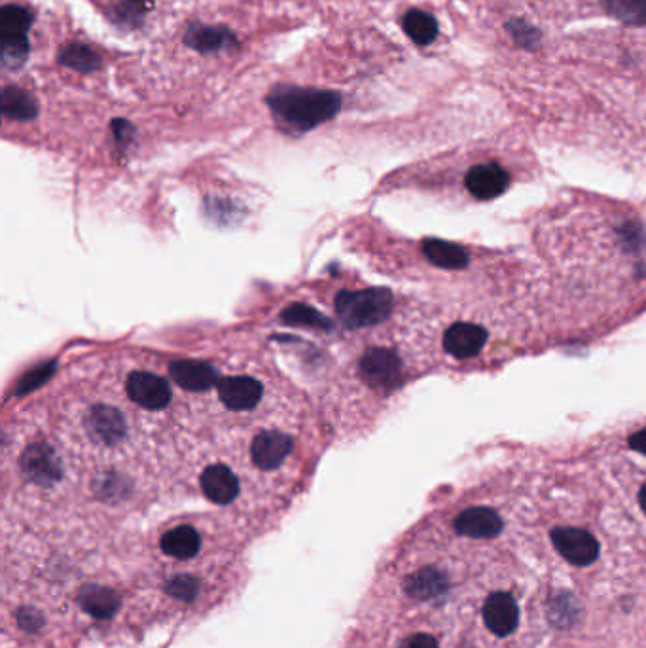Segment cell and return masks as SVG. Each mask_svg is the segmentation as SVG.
Here are the masks:
<instances>
[{
  "instance_id": "cell-23",
  "label": "cell",
  "mask_w": 646,
  "mask_h": 648,
  "mask_svg": "<svg viewBox=\"0 0 646 648\" xmlns=\"http://www.w3.org/2000/svg\"><path fill=\"white\" fill-rule=\"evenodd\" d=\"M404 31L406 35L412 38L417 46H429L438 36V23L432 18L431 14L421 12V10H410L404 16Z\"/></svg>"
},
{
  "instance_id": "cell-19",
  "label": "cell",
  "mask_w": 646,
  "mask_h": 648,
  "mask_svg": "<svg viewBox=\"0 0 646 648\" xmlns=\"http://www.w3.org/2000/svg\"><path fill=\"white\" fill-rule=\"evenodd\" d=\"M406 594L419 601H432L448 594L449 578L436 567H423L404 580Z\"/></svg>"
},
{
  "instance_id": "cell-20",
  "label": "cell",
  "mask_w": 646,
  "mask_h": 648,
  "mask_svg": "<svg viewBox=\"0 0 646 648\" xmlns=\"http://www.w3.org/2000/svg\"><path fill=\"white\" fill-rule=\"evenodd\" d=\"M2 112L16 122H31L38 116V103L29 91L18 86H6L2 90Z\"/></svg>"
},
{
  "instance_id": "cell-16",
  "label": "cell",
  "mask_w": 646,
  "mask_h": 648,
  "mask_svg": "<svg viewBox=\"0 0 646 648\" xmlns=\"http://www.w3.org/2000/svg\"><path fill=\"white\" fill-rule=\"evenodd\" d=\"M199 487L211 503L226 506L234 503L239 495V478L234 470L226 465H211L199 476Z\"/></svg>"
},
{
  "instance_id": "cell-5",
  "label": "cell",
  "mask_w": 646,
  "mask_h": 648,
  "mask_svg": "<svg viewBox=\"0 0 646 648\" xmlns=\"http://www.w3.org/2000/svg\"><path fill=\"white\" fill-rule=\"evenodd\" d=\"M84 427L91 440L105 448L120 446L129 434L126 415L112 404H93L84 417Z\"/></svg>"
},
{
  "instance_id": "cell-29",
  "label": "cell",
  "mask_w": 646,
  "mask_h": 648,
  "mask_svg": "<svg viewBox=\"0 0 646 648\" xmlns=\"http://www.w3.org/2000/svg\"><path fill=\"white\" fill-rule=\"evenodd\" d=\"M629 448L646 457V429H641L629 436Z\"/></svg>"
},
{
  "instance_id": "cell-30",
  "label": "cell",
  "mask_w": 646,
  "mask_h": 648,
  "mask_svg": "<svg viewBox=\"0 0 646 648\" xmlns=\"http://www.w3.org/2000/svg\"><path fill=\"white\" fill-rule=\"evenodd\" d=\"M639 504H641V508H643V512L646 514V484L639 491Z\"/></svg>"
},
{
  "instance_id": "cell-13",
  "label": "cell",
  "mask_w": 646,
  "mask_h": 648,
  "mask_svg": "<svg viewBox=\"0 0 646 648\" xmlns=\"http://www.w3.org/2000/svg\"><path fill=\"white\" fill-rule=\"evenodd\" d=\"M169 376L179 385L180 389L190 393H203L216 387L218 372L213 364L205 360L180 359L171 362Z\"/></svg>"
},
{
  "instance_id": "cell-18",
  "label": "cell",
  "mask_w": 646,
  "mask_h": 648,
  "mask_svg": "<svg viewBox=\"0 0 646 648\" xmlns=\"http://www.w3.org/2000/svg\"><path fill=\"white\" fill-rule=\"evenodd\" d=\"M160 546L167 558L188 561L198 556L201 550V535L194 525L180 523L163 533Z\"/></svg>"
},
{
  "instance_id": "cell-3",
  "label": "cell",
  "mask_w": 646,
  "mask_h": 648,
  "mask_svg": "<svg viewBox=\"0 0 646 648\" xmlns=\"http://www.w3.org/2000/svg\"><path fill=\"white\" fill-rule=\"evenodd\" d=\"M33 25V12L6 4L0 10V59L6 69H19L31 52L29 29Z\"/></svg>"
},
{
  "instance_id": "cell-1",
  "label": "cell",
  "mask_w": 646,
  "mask_h": 648,
  "mask_svg": "<svg viewBox=\"0 0 646 648\" xmlns=\"http://www.w3.org/2000/svg\"><path fill=\"white\" fill-rule=\"evenodd\" d=\"M266 101L277 124L294 133H306L326 124L341 110L340 93L317 88L277 86Z\"/></svg>"
},
{
  "instance_id": "cell-25",
  "label": "cell",
  "mask_w": 646,
  "mask_h": 648,
  "mask_svg": "<svg viewBox=\"0 0 646 648\" xmlns=\"http://www.w3.org/2000/svg\"><path fill=\"white\" fill-rule=\"evenodd\" d=\"M612 18L628 25H646V0H603Z\"/></svg>"
},
{
  "instance_id": "cell-4",
  "label": "cell",
  "mask_w": 646,
  "mask_h": 648,
  "mask_svg": "<svg viewBox=\"0 0 646 648\" xmlns=\"http://www.w3.org/2000/svg\"><path fill=\"white\" fill-rule=\"evenodd\" d=\"M362 381L374 389L391 391L402 381L404 364L400 355L391 347L368 349L359 364Z\"/></svg>"
},
{
  "instance_id": "cell-14",
  "label": "cell",
  "mask_w": 646,
  "mask_h": 648,
  "mask_svg": "<svg viewBox=\"0 0 646 648\" xmlns=\"http://www.w3.org/2000/svg\"><path fill=\"white\" fill-rule=\"evenodd\" d=\"M455 531L468 539H495L503 533V518L489 506H472L455 518Z\"/></svg>"
},
{
  "instance_id": "cell-12",
  "label": "cell",
  "mask_w": 646,
  "mask_h": 648,
  "mask_svg": "<svg viewBox=\"0 0 646 648\" xmlns=\"http://www.w3.org/2000/svg\"><path fill=\"white\" fill-rule=\"evenodd\" d=\"M510 184L508 171L499 163H480L474 165L465 177V186L472 198L480 201L499 198Z\"/></svg>"
},
{
  "instance_id": "cell-24",
  "label": "cell",
  "mask_w": 646,
  "mask_h": 648,
  "mask_svg": "<svg viewBox=\"0 0 646 648\" xmlns=\"http://www.w3.org/2000/svg\"><path fill=\"white\" fill-rule=\"evenodd\" d=\"M80 605L95 618H108L118 607V595L107 588H88L80 595Z\"/></svg>"
},
{
  "instance_id": "cell-2",
  "label": "cell",
  "mask_w": 646,
  "mask_h": 648,
  "mask_svg": "<svg viewBox=\"0 0 646 648\" xmlns=\"http://www.w3.org/2000/svg\"><path fill=\"white\" fill-rule=\"evenodd\" d=\"M336 313L347 328H364L383 323L391 317L395 298L387 288L343 290L336 300Z\"/></svg>"
},
{
  "instance_id": "cell-11",
  "label": "cell",
  "mask_w": 646,
  "mask_h": 648,
  "mask_svg": "<svg viewBox=\"0 0 646 648\" xmlns=\"http://www.w3.org/2000/svg\"><path fill=\"white\" fill-rule=\"evenodd\" d=\"M487 343V330L476 323L451 324L444 334V349L455 359H474L484 351Z\"/></svg>"
},
{
  "instance_id": "cell-15",
  "label": "cell",
  "mask_w": 646,
  "mask_h": 648,
  "mask_svg": "<svg viewBox=\"0 0 646 648\" xmlns=\"http://www.w3.org/2000/svg\"><path fill=\"white\" fill-rule=\"evenodd\" d=\"M485 626L499 637L512 635L520 624V609L516 599L506 592L489 595L484 605Z\"/></svg>"
},
{
  "instance_id": "cell-10",
  "label": "cell",
  "mask_w": 646,
  "mask_h": 648,
  "mask_svg": "<svg viewBox=\"0 0 646 648\" xmlns=\"http://www.w3.org/2000/svg\"><path fill=\"white\" fill-rule=\"evenodd\" d=\"M294 448V438L283 431H262L258 432L252 440L251 459L254 467L270 472L275 468L283 467L288 455Z\"/></svg>"
},
{
  "instance_id": "cell-26",
  "label": "cell",
  "mask_w": 646,
  "mask_h": 648,
  "mask_svg": "<svg viewBox=\"0 0 646 648\" xmlns=\"http://www.w3.org/2000/svg\"><path fill=\"white\" fill-rule=\"evenodd\" d=\"M198 590V580L192 576L179 575L167 582V592L180 601H194Z\"/></svg>"
},
{
  "instance_id": "cell-22",
  "label": "cell",
  "mask_w": 646,
  "mask_h": 648,
  "mask_svg": "<svg viewBox=\"0 0 646 648\" xmlns=\"http://www.w3.org/2000/svg\"><path fill=\"white\" fill-rule=\"evenodd\" d=\"M57 61L63 67L82 72V74H91V72L99 71L103 67V61H101L99 54L93 48H90L88 44H82V42L65 44L57 54Z\"/></svg>"
},
{
  "instance_id": "cell-28",
  "label": "cell",
  "mask_w": 646,
  "mask_h": 648,
  "mask_svg": "<svg viewBox=\"0 0 646 648\" xmlns=\"http://www.w3.org/2000/svg\"><path fill=\"white\" fill-rule=\"evenodd\" d=\"M400 648H438V641L429 633H415L404 639Z\"/></svg>"
},
{
  "instance_id": "cell-7",
  "label": "cell",
  "mask_w": 646,
  "mask_h": 648,
  "mask_svg": "<svg viewBox=\"0 0 646 648\" xmlns=\"http://www.w3.org/2000/svg\"><path fill=\"white\" fill-rule=\"evenodd\" d=\"M21 474L38 487H52L63 478L59 453L46 442L31 444L19 457Z\"/></svg>"
},
{
  "instance_id": "cell-31",
  "label": "cell",
  "mask_w": 646,
  "mask_h": 648,
  "mask_svg": "<svg viewBox=\"0 0 646 648\" xmlns=\"http://www.w3.org/2000/svg\"><path fill=\"white\" fill-rule=\"evenodd\" d=\"M129 2H133V4H141V2H146V0H129Z\"/></svg>"
},
{
  "instance_id": "cell-17",
  "label": "cell",
  "mask_w": 646,
  "mask_h": 648,
  "mask_svg": "<svg viewBox=\"0 0 646 648\" xmlns=\"http://www.w3.org/2000/svg\"><path fill=\"white\" fill-rule=\"evenodd\" d=\"M184 44L199 54H215L237 44V36L222 25L190 23L184 31Z\"/></svg>"
},
{
  "instance_id": "cell-9",
  "label": "cell",
  "mask_w": 646,
  "mask_h": 648,
  "mask_svg": "<svg viewBox=\"0 0 646 648\" xmlns=\"http://www.w3.org/2000/svg\"><path fill=\"white\" fill-rule=\"evenodd\" d=\"M552 542L559 556L571 565L586 567L599 558V542L590 531L580 527H556L552 531Z\"/></svg>"
},
{
  "instance_id": "cell-6",
  "label": "cell",
  "mask_w": 646,
  "mask_h": 648,
  "mask_svg": "<svg viewBox=\"0 0 646 648\" xmlns=\"http://www.w3.org/2000/svg\"><path fill=\"white\" fill-rule=\"evenodd\" d=\"M126 395L135 406L146 412H162L171 398L173 391L167 379L148 370H135L126 379Z\"/></svg>"
},
{
  "instance_id": "cell-21",
  "label": "cell",
  "mask_w": 646,
  "mask_h": 648,
  "mask_svg": "<svg viewBox=\"0 0 646 648\" xmlns=\"http://www.w3.org/2000/svg\"><path fill=\"white\" fill-rule=\"evenodd\" d=\"M423 252L431 264L444 270H463L468 264V252L448 241L429 239L423 243Z\"/></svg>"
},
{
  "instance_id": "cell-27",
  "label": "cell",
  "mask_w": 646,
  "mask_h": 648,
  "mask_svg": "<svg viewBox=\"0 0 646 648\" xmlns=\"http://www.w3.org/2000/svg\"><path fill=\"white\" fill-rule=\"evenodd\" d=\"M288 321H294V323H304V324H319V326H324V328H330V321L324 319L323 315L315 313L313 309L309 307H294V309H288L285 313Z\"/></svg>"
},
{
  "instance_id": "cell-8",
  "label": "cell",
  "mask_w": 646,
  "mask_h": 648,
  "mask_svg": "<svg viewBox=\"0 0 646 648\" xmlns=\"http://www.w3.org/2000/svg\"><path fill=\"white\" fill-rule=\"evenodd\" d=\"M216 395L222 406L235 414H247L258 408L264 398V385L252 376H226L218 379Z\"/></svg>"
}]
</instances>
